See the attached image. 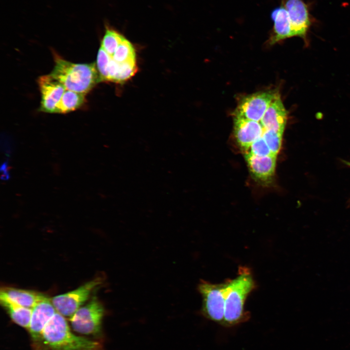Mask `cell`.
Returning a JSON list of instances; mask_svg holds the SVG:
<instances>
[{
    "instance_id": "cell-5",
    "label": "cell",
    "mask_w": 350,
    "mask_h": 350,
    "mask_svg": "<svg viewBox=\"0 0 350 350\" xmlns=\"http://www.w3.org/2000/svg\"><path fill=\"white\" fill-rule=\"evenodd\" d=\"M228 280L213 284L201 280L198 289L202 297V315L206 318L221 324L224 321L225 298Z\"/></svg>"
},
{
    "instance_id": "cell-11",
    "label": "cell",
    "mask_w": 350,
    "mask_h": 350,
    "mask_svg": "<svg viewBox=\"0 0 350 350\" xmlns=\"http://www.w3.org/2000/svg\"><path fill=\"white\" fill-rule=\"evenodd\" d=\"M245 156L249 169L255 178L264 183L272 180L275 171L277 156L272 154L261 157L245 153Z\"/></svg>"
},
{
    "instance_id": "cell-18",
    "label": "cell",
    "mask_w": 350,
    "mask_h": 350,
    "mask_svg": "<svg viewBox=\"0 0 350 350\" xmlns=\"http://www.w3.org/2000/svg\"><path fill=\"white\" fill-rule=\"evenodd\" d=\"M282 135V133L264 129L262 137L273 155L277 156L279 153L281 146Z\"/></svg>"
},
{
    "instance_id": "cell-9",
    "label": "cell",
    "mask_w": 350,
    "mask_h": 350,
    "mask_svg": "<svg viewBox=\"0 0 350 350\" xmlns=\"http://www.w3.org/2000/svg\"><path fill=\"white\" fill-rule=\"evenodd\" d=\"M37 83L41 97L39 111L54 113L55 108L66 90V88L50 74L40 76Z\"/></svg>"
},
{
    "instance_id": "cell-19",
    "label": "cell",
    "mask_w": 350,
    "mask_h": 350,
    "mask_svg": "<svg viewBox=\"0 0 350 350\" xmlns=\"http://www.w3.org/2000/svg\"><path fill=\"white\" fill-rule=\"evenodd\" d=\"M245 153L261 157L272 154L262 137L254 141Z\"/></svg>"
},
{
    "instance_id": "cell-15",
    "label": "cell",
    "mask_w": 350,
    "mask_h": 350,
    "mask_svg": "<svg viewBox=\"0 0 350 350\" xmlns=\"http://www.w3.org/2000/svg\"><path fill=\"white\" fill-rule=\"evenodd\" d=\"M2 294L16 303L32 309L46 296L29 290L6 287L0 290Z\"/></svg>"
},
{
    "instance_id": "cell-14",
    "label": "cell",
    "mask_w": 350,
    "mask_h": 350,
    "mask_svg": "<svg viewBox=\"0 0 350 350\" xmlns=\"http://www.w3.org/2000/svg\"><path fill=\"white\" fill-rule=\"evenodd\" d=\"M270 16L274 25L268 41L270 44L273 45L293 36L288 14L282 6L273 10Z\"/></svg>"
},
{
    "instance_id": "cell-17",
    "label": "cell",
    "mask_w": 350,
    "mask_h": 350,
    "mask_svg": "<svg viewBox=\"0 0 350 350\" xmlns=\"http://www.w3.org/2000/svg\"><path fill=\"white\" fill-rule=\"evenodd\" d=\"M86 94L66 90L57 103L54 113H67L79 108L86 102Z\"/></svg>"
},
{
    "instance_id": "cell-1",
    "label": "cell",
    "mask_w": 350,
    "mask_h": 350,
    "mask_svg": "<svg viewBox=\"0 0 350 350\" xmlns=\"http://www.w3.org/2000/svg\"><path fill=\"white\" fill-rule=\"evenodd\" d=\"M31 342L34 350H105L101 341L74 333L66 317L57 312Z\"/></svg>"
},
{
    "instance_id": "cell-2",
    "label": "cell",
    "mask_w": 350,
    "mask_h": 350,
    "mask_svg": "<svg viewBox=\"0 0 350 350\" xmlns=\"http://www.w3.org/2000/svg\"><path fill=\"white\" fill-rule=\"evenodd\" d=\"M255 288V283L248 268L241 267L237 277L228 280L223 326L233 327L248 320L249 314L245 311V304L247 296Z\"/></svg>"
},
{
    "instance_id": "cell-20",
    "label": "cell",
    "mask_w": 350,
    "mask_h": 350,
    "mask_svg": "<svg viewBox=\"0 0 350 350\" xmlns=\"http://www.w3.org/2000/svg\"><path fill=\"white\" fill-rule=\"evenodd\" d=\"M345 163L348 166H350V162L345 161Z\"/></svg>"
},
{
    "instance_id": "cell-7",
    "label": "cell",
    "mask_w": 350,
    "mask_h": 350,
    "mask_svg": "<svg viewBox=\"0 0 350 350\" xmlns=\"http://www.w3.org/2000/svg\"><path fill=\"white\" fill-rule=\"evenodd\" d=\"M276 92L264 91L255 93L242 99L236 108L234 116L259 122L274 98Z\"/></svg>"
},
{
    "instance_id": "cell-10",
    "label": "cell",
    "mask_w": 350,
    "mask_h": 350,
    "mask_svg": "<svg viewBox=\"0 0 350 350\" xmlns=\"http://www.w3.org/2000/svg\"><path fill=\"white\" fill-rule=\"evenodd\" d=\"M263 131L264 128L259 122L234 116V136L238 144L245 152L254 141L262 137Z\"/></svg>"
},
{
    "instance_id": "cell-4",
    "label": "cell",
    "mask_w": 350,
    "mask_h": 350,
    "mask_svg": "<svg viewBox=\"0 0 350 350\" xmlns=\"http://www.w3.org/2000/svg\"><path fill=\"white\" fill-rule=\"evenodd\" d=\"M105 309L96 296H93L70 318L71 328L82 335L100 336Z\"/></svg>"
},
{
    "instance_id": "cell-13",
    "label": "cell",
    "mask_w": 350,
    "mask_h": 350,
    "mask_svg": "<svg viewBox=\"0 0 350 350\" xmlns=\"http://www.w3.org/2000/svg\"><path fill=\"white\" fill-rule=\"evenodd\" d=\"M56 312L51 300L47 297L32 308V315L28 331L31 340L38 336L45 326Z\"/></svg>"
},
{
    "instance_id": "cell-8",
    "label": "cell",
    "mask_w": 350,
    "mask_h": 350,
    "mask_svg": "<svg viewBox=\"0 0 350 350\" xmlns=\"http://www.w3.org/2000/svg\"><path fill=\"white\" fill-rule=\"evenodd\" d=\"M281 5L288 14L293 36L305 39L312 23L307 4L303 0H281Z\"/></svg>"
},
{
    "instance_id": "cell-6",
    "label": "cell",
    "mask_w": 350,
    "mask_h": 350,
    "mask_svg": "<svg viewBox=\"0 0 350 350\" xmlns=\"http://www.w3.org/2000/svg\"><path fill=\"white\" fill-rule=\"evenodd\" d=\"M103 280L101 277H98L74 290L53 297L51 300L56 312L70 318L102 284Z\"/></svg>"
},
{
    "instance_id": "cell-12",
    "label": "cell",
    "mask_w": 350,
    "mask_h": 350,
    "mask_svg": "<svg viewBox=\"0 0 350 350\" xmlns=\"http://www.w3.org/2000/svg\"><path fill=\"white\" fill-rule=\"evenodd\" d=\"M287 119V112L280 94L275 96L265 111L261 123L264 129L272 130L283 134Z\"/></svg>"
},
{
    "instance_id": "cell-3",
    "label": "cell",
    "mask_w": 350,
    "mask_h": 350,
    "mask_svg": "<svg viewBox=\"0 0 350 350\" xmlns=\"http://www.w3.org/2000/svg\"><path fill=\"white\" fill-rule=\"evenodd\" d=\"M54 66L50 74L66 90L87 94L99 82V74L95 63H74L54 53Z\"/></svg>"
},
{
    "instance_id": "cell-16",
    "label": "cell",
    "mask_w": 350,
    "mask_h": 350,
    "mask_svg": "<svg viewBox=\"0 0 350 350\" xmlns=\"http://www.w3.org/2000/svg\"><path fill=\"white\" fill-rule=\"evenodd\" d=\"M1 306L11 319L18 325L28 330L32 315V309L16 303L2 294H0Z\"/></svg>"
}]
</instances>
